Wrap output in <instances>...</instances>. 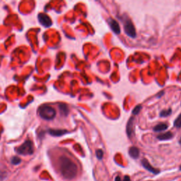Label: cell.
<instances>
[{
  "mask_svg": "<svg viewBox=\"0 0 181 181\" xmlns=\"http://www.w3.org/2000/svg\"><path fill=\"white\" fill-rule=\"evenodd\" d=\"M61 175L67 180H73L77 176L78 168L72 160L66 156H62L58 160Z\"/></svg>",
  "mask_w": 181,
  "mask_h": 181,
  "instance_id": "1",
  "label": "cell"
},
{
  "mask_svg": "<svg viewBox=\"0 0 181 181\" xmlns=\"http://www.w3.org/2000/svg\"><path fill=\"white\" fill-rule=\"evenodd\" d=\"M16 151L21 155H31L34 151V148L33 142L29 139L25 141L23 144L16 149Z\"/></svg>",
  "mask_w": 181,
  "mask_h": 181,
  "instance_id": "3",
  "label": "cell"
},
{
  "mask_svg": "<svg viewBox=\"0 0 181 181\" xmlns=\"http://www.w3.org/2000/svg\"><path fill=\"white\" fill-rule=\"evenodd\" d=\"M48 132L54 137H60L67 134L68 132L65 129H49Z\"/></svg>",
  "mask_w": 181,
  "mask_h": 181,
  "instance_id": "9",
  "label": "cell"
},
{
  "mask_svg": "<svg viewBox=\"0 0 181 181\" xmlns=\"http://www.w3.org/2000/svg\"><path fill=\"white\" fill-rule=\"evenodd\" d=\"M59 109L60 110V113L63 116H67L69 113V108L66 104L60 103L59 105Z\"/></svg>",
  "mask_w": 181,
  "mask_h": 181,
  "instance_id": "12",
  "label": "cell"
},
{
  "mask_svg": "<svg viewBox=\"0 0 181 181\" xmlns=\"http://www.w3.org/2000/svg\"><path fill=\"white\" fill-rule=\"evenodd\" d=\"M115 181H122V180H121V178L120 176H117L116 179H115Z\"/></svg>",
  "mask_w": 181,
  "mask_h": 181,
  "instance_id": "20",
  "label": "cell"
},
{
  "mask_svg": "<svg viewBox=\"0 0 181 181\" xmlns=\"http://www.w3.org/2000/svg\"><path fill=\"white\" fill-rule=\"evenodd\" d=\"M173 137V134L170 132H167L161 134L157 136V139L159 140L164 141V140H169Z\"/></svg>",
  "mask_w": 181,
  "mask_h": 181,
  "instance_id": "11",
  "label": "cell"
},
{
  "mask_svg": "<svg viewBox=\"0 0 181 181\" xmlns=\"http://www.w3.org/2000/svg\"><path fill=\"white\" fill-rule=\"evenodd\" d=\"M108 24L110 26L111 29L116 34L120 33V25L116 20L113 19V18H109L108 19Z\"/></svg>",
  "mask_w": 181,
  "mask_h": 181,
  "instance_id": "7",
  "label": "cell"
},
{
  "mask_svg": "<svg viewBox=\"0 0 181 181\" xmlns=\"http://www.w3.org/2000/svg\"><path fill=\"white\" fill-rule=\"evenodd\" d=\"M124 30L127 36L132 38H135L136 37V30L132 22L129 18H127L124 24Z\"/></svg>",
  "mask_w": 181,
  "mask_h": 181,
  "instance_id": "4",
  "label": "cell"
},
{
  "mask_svg": "<svg viewBox=\"0 0 181 181\" xmlns=\"http://www.w3.org/2000/svg\"><path fill=\"white\" fill-rule=\"evenodd\" d=\"M129 154L132 158H137L139 156V150L138 148L135 147H132L129 149Z\"/></svg>",
  "mask_w": 181,
  "mask_h": 181,
  "instance_id": "10",
  "label": "cell"
},
{
  "mask_svg": "<svg viewBox=\"0 0 181 181\" xmlns=\"http://www.w3.org/2000/svg\"><path fill=\"white\" fill-rule=\"evenodd\" d=\"M174 126L177 127V128H180L181 127V114L180 116H178V118H176V120H175Z\"/></svg>",
  "mask_w": 181,
  "mask_h": 181,
  "instance_id": "15",
  "label": "cell"
},
{
  "mask_svg": "<svg viewBox=\"0 0 181 181\" xmlns=\"http://www.w3.org/2000/svg\"><path fill=\"white\" fill-rule=\"evenodd\" d=\"M38 21L40 23L41 25H43L45 27L48 28L52 25V20L47 14H38Z\"/></svg>",
  "mask_w": 181,
  "mask_h": 181,
  "instance_id": "5",
  "label": "cell"
},
{
  "mask_svg": "<svg viewBox=\"0 0 181 181\" xmlns=\"http://www.w3.org/2000/svg\"><path fill=\"white\" fill-rule=\"evenodd\" d=\"M141 105H138V106H137L135 108H134V110H132V114L135 115V116H136V115H138L139 112L141 111Z\"/></svg>",
  "mask_w": 181,
  "mask_h": 181,
  "instance_id": "17",
  "label": "cell"
},
{
  "mask_svg": "<svg viewBox=\"0 0 181 181\" xmlns=\"http://www.w3.org/2000/svg\"><path fill=\"white\" fill-rule=\"evenodd\" d=\"M171 109H168V110H162L161 113H160V116L163 117V118H165V117H167L168 116H170L171 114Z\"/></svg>",
  "mask_w": 181,
  "mask_h": 181,
  "instance_id": "14",
  "label": "cell"
},
{
  "mask_svg": "<svg viewBox=\"0 0 181 181\" xmlns=\"http://www.w3.org/2000/svg\"><path fill=\"white\" fill-rule=\"evenodd\" d=\"M96 154L98 159H102L103 157V151L101 149H98L97 151H96Z\"/></svg>",
  "mask_w": 181,
  "mask_h": 181,
  "instance_id": "18",
  "label": "cell"
},
{
  "mask_svg": "<svg viewBox=\"0 0 181 181\" xmlns=\"http://www.w3.org/2000/svg\"><path fill=\"white\" fill-rule=\"evenodd\" d=\"M179 144H180V145L181 146V138H180V141H179Z\"/></svg>",
  "mask_w": 181,
  "mask_h": 181,
  "instance_id": "21",
  "label": "cell"
},
{
  "mask_svg": "<svg viewBox=\"0 0 181 181\" xmlns=\"http://www.w3.org/2000/svg\"><path fill=\"white\" fill-rule=\"evenodd\" d=\"M141 164H142L143 167L150 173H152L154 174H158L160 173L159 170L156 169V168H154L153 166L149 163V161H148L146 158H143V159L141 160Z\"/></svg>",
  "mask_w": 181,
  "mask_h": 181,
  "instance_id": "6",
  "label": "cell"
},
{
  "mask_svg": "<svg viewBox=\"0 0 181 181\" xmlns=\"http://www.w3.org/2000/svg\"><path fill=\"white\" fill-rule=\"evenodd\" d=\"M11 164H14V165H18L21 162V159L18 156H14L13 158H11Z\"/></svg>",
  "mask_w": 181,
  "mask_h": 181,
  "instance_id": "16",
  "label": "cell"
},
{
  "mask_svg": "<svg viewBox=\"0 0 181 181\" xmlns=\"http://www.w3.org/2000/svg\"><path fill=\"white\" fill-rule=\"evenodd\" d=\"M123 181H131L130 178L128 176H125L124 177V179H123Z\"/></svg>",
  "mask_w": 181,
  "mask_h": 181,
  "instance_id": "19",
  "label": "cell"
},
{
  "mask_svg": "<svg viewBox=\"0 0 181 181\" xmlns=\"http://www.w3.org/2000/svg\"><path fill=\"white\" fill-rule=\"evenodd\" d=\"M168 129V125L165 123H160L154 127V130L155 132H162Z\"/></svg>",
  "mask_w": 181,
  "mask_h": 181,
  "instance_id": "13",
  "label": "cell"
},
{
  "mask_svg": "<svg viewBox=\"0 0 181 181\" xmlns=\"http://www.w3.org/2000/svg\"><path fill=\"white\" fill-rule=\"evenodd\" d=\"M134 122H135V118H130L128 122H127L126 131L129 137H131L132 135L133 128H134Z\"/></svg>",
  "mask_w": 181,
  "mask_h": 181,
  "instance_id": "8",
  "label": "cell"
},
{
  "mask_svg": "<svg viewBox=\"0 0 181 181\" xmlns=\"http://www.w3.org/2000/svg\"><path fill=\"white\" fill-rule=\"evenodd\" d=\"M39 116L46 120H51L56 116V111L53 108L48 106H41L38 110Z\"/></svg>",
  "mask_w": 181,
  "mask_h": 181,
  "instance_id": "2",
  "label": "cell"
},
{
  "mask_svg": "<svg viewBox=\"0 0 181 181\" xmlns=\"http://www.w3.org/2000/svg\"><path fill=\"white\" fill-rule=\"evenodd\" d=\"M180 170H181V166H180Z\"/></svg>",
  "mask_w": 181,
  "mask_h": 181,
  "instance_id": "22",
  "label": "cell"
}]
</instances>
